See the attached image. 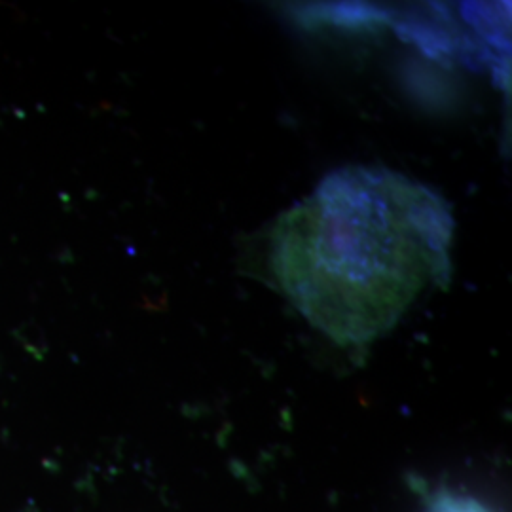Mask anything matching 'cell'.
Returning a JSON list of instances; mask_svg holds the SVG:
<instances>
[{
  "mask_svg": "<svg viewBox=\"0 0 512 512\" xmlns=\"http://www.w3.org/2000/svg\"><path fill=\"white\" fill-rule=\"evenodd\" d=\"M463 16L499 52H509V27H505V10L488 4H465Z\"/></svg>",
  "mask_w": 512,
  "mask_h": 512,
  "instance_id": "cell-2",
  "label": "cell"
},
{
  "mask_svg": "<svg viewBox=\"0 0 512 512\" xmlns=\"http://www.w3.org/2000/svg\"><path fill=\"white\" fill-rule=\"evenodd\" d=\"M425 512H492L486 509L480 501H476L469 495L444 494L437 495Z\"/></svg>",
  "mask_w": 512,
  "mask_h": 512,
  "instance_id": "cell-3",
  "label": "cell"
},
{
  "mask_svg": "<svg viewBox=\"0 0 512 512\" xmlns=\"http://www.w3.org/2000/svg\"><path fill=\"white\" fill-rule=\"evenodd\" d=\"M454 220L399 173L346 167L275 226V281L338 344H368L425 289L446 281Z\"/></svg>",
  "mask_w": 512,
  "mask_h": 512,
  "instance_id": "cell-1",
  "label": "cell"
}]
</instances>
